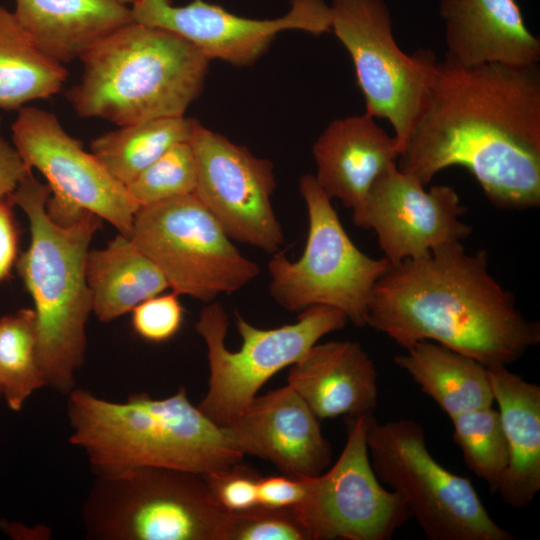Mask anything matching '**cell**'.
Here are the masks:
<instances>
[{"mask_svg": "<svg viewBox=\"0 0 540 540\" xmlns=\"http://www.w3.org/2000/svg\"><path fill=\"white\" fill-rule=\"evenodd\" d=\"M347 322L342 311L322 305L302 310L295 323L271 329L255 327L235 312L242 345L238 351H230L225 345L227 313L220 303H207L195 323L209 363L208 389L197 407L216 425H225L252 402L270 378Z\"/></svg>", "mask_w": 540, "mask_h": 540, "instance_id": "9c48e42d", "label": "cell"}, {"mask_svg": "<svg viewBox=\"0 0 540 540\" xmlns=\"http://www.w3.org/2000/svg\"><path fill=\"white\" fill-rule=\"evenodd\" d=\"M68 71L45 55L17 20L0 5V109L19 110L58 93Z\"/></svg>", "mask_w": 540, "mask_h": 540, "instance_id": "d4e9b609", "label": "cell"}, {"mask_svg": "<svg viewBox=\"0 0 540 540\" xmlns=\"http://www.w3.org/2000/svg\"><path fill=\"white\" fill-rule=\"evenodd\" d=\"M394 357L396 365L452 419L492 406L487 366L432 341H421Z\"/></svg>", "mask_w": 540, "mask_h": 540, "instance_id": "cb8c5ba5", "label": "cell"}, {"mask_svg": "<svg viewBox=\"0 0 540 540\" xmlns=\"http://www.w3.org/2000/svg\"><path fill=\"white\" fill-rule=\"evenodd\" d=\"M80 60L82 77L67 100L79 116L120 127L183 116L201 92L210 61L178 34L134 21Z\"/></svg>", "mask_w": 540, "mask_h": 540, "instance_id": "5b68a950", "label": "cell"}, {"mask_svg": "<svg viewBox=\"0 0 540 540\" xmlns=\"http://www.w3.org/2000/svg\"><path fill=\"white\" fill-rule=\"evenodd\" d=\"M1 126V117H0ZM32 169L25 163L14 145L0 133V201L6 199Z\"/></svg>", "mask_w": 540, "mask_h": 540, "instance_id": "836d02e7", "label": "cell"}, {"mask_svg": "<svg viewBox=\"0 0 540 540\" xmlns=\"http://www.w3.org/2000/svg\"><path fill=\"white\" fill-rule=\"evenodd\" d=\"M129 238L177 295L210 303L260 274L194 194L140 206Z\"/></svg>", "mask_w": 540, "mask_h": 540, "instance_id": "30bf717a", "label": "cell"}, {"mask_svg": "<svg viewBox=\"0 0 540 540\" xmlns=\"http://www.w3.org/2000/svg\"><path fill=\"white\" fill-rule=\"evenodd\" d=\"M306 491V478L287 475L260 477L258 504L274 508H292L298 505Z\"/></svg>", "mask_w": 540, "mask_h": 540, "instance_id": "d6a6232c", "label": "cell"}, {"mask_svg": "<svg viewBox=\"0 0 540 540\" xmlns=\"http://www.w3.org/2000/svg\"><path fill=\"white\" fill-rule=\"evenodd\" d=\"M218 504L228 512H240L258 504L259 474L241 461L203 475Z\"/></svg>", "mask_w": 540, "mask_h": 540, "instance_id": "1f68e13d", "label": "cell"}, {"mask_svg": "<svg viewBox=\"0 0 540 540\" xmlns=\"http://www.w3.org/2000/svg\"><path fill=\"white\" fill-rule=\"evenodd\" d=\"M449 55L465 65H538L540 40L516 0H440Z\"/></svg>", "mask_w": 540, "mask_h": 540, "instance_id": "ffe728a7", "label": "cell"}, {"mask_svg": "<svg viewBox=\"0 0 540 540\" xmlns=\"http://www.w3.org/2000/svg\"><path fill=\"white\" fill-rule=\"evenodd\" d=\"M299 190L308 216L305 248L296 261L280 251L272 255L270 295L287 311L328 306L355 326H367L373 288L391 263L368 256L353 243L314 175H303Z\"/></svg>", "mask_w": 540, "mask_h": 540, "instance_id": "ba28073f", "label": "cell"}, {"mask_svg": "<svg viewBox=\"0 0 540 540\" xmlns=\"http://www.w3.org/2000/svg\"><path fill=\"white\" fill-rule=\"evenodd\" d=\"M464 213L453 187L436 185L427 190L395 162L371 186L354 224L373 230L384 257L396 264L462 242L472 231L462 220Z\"/></svg>", "mask_w": 540, "mask_h": 540, "instance_id": "2e32d148", "label": "cell"}, {"mask_svg": "<svg viewBox=\"0 0 540 540\" xmlns=\"http://www.w3.org/2000/svg\"><path fill=\"white\" fill-rule=\"evenodd\" d=\"M487 370L509 457L496 492L508 506L522 509L540 490V386L504 365Z\"/></svg>", "mask_w": 540, "mask_h": 540, "instance_id": "44dd1931", "label": "cell"}, {"mask_svg": "<svg viewBox=\"0 0 540 540\" xmlns=\"http://www.w3.org/2000/svg\"><path fill=\"white\" fill-rule=\"evenodd\" d=\"M195 124L183 115L121 126L92 139L90 150L126 186L173 145L189 142Z\"/></svg>", "mask_w": 540, "mask_h": 540, "instance_id": "484cf974", "label": "cell"}, {"mask_svg": "<svg viewBox=\"0 0 540 540\" xmlns=\"http://www.w3.org/2000/svg\"><path fill=\"white\" fill-rule=\"evenodd\" d=\"M223 540H309L293 508L260 504L229 512Z\"/></svg>", "mask_w": 540, "mask_h": 540, "instance_id": "f546056e", "label": "cell"}, {"mask_svg": "<svg viewBox=\"0 0 540 540\" xmlns=\"http://www.w3.org/2000/svg\"><path fill=\"white\" fill-rule=\"evenodd\" d=\"M12 141L25 163L47 180L51 194L111 223L130 236L139 203L98 158L70 136L56 115L33 106L18 110Z\"/></svg>", "mask_w": 540, "mask_h": 540, "instance_id": "5bb4252c", "label": "cell"}, {"mask_svg": "<svg viewBox=\"0 0 540 540\" xmlns=\"http://www.w3.org/2000/svg\"><path fill=\"white\" fill-rule=\"evenodd\" d=\"M0 528L3 532L14 539H43L45 536L43 528L26 527L19 522L2 520Z\"/></svg>", "mask_w": 540, "mask_h": 540, "instance_id": "d590c367", "label": "cell"}, {"mask_svg": "<svg viewBox=\"0 0 540 540\" xmlns=\"http://www.w3.org/2000/svg\"><path fill=\"white\" fill-rule=\"evenodd\" d=\"M197 185V162L189 142L169 148L126 185L140 206L193 194Z\"/></svg>", "mask_w": 540, "mask_h": 540, "instance_id": "f1b7e54d", "label": "cell"}, {"mask_svg": "<svg viewBox=\"0 0 540 540\" xmlns=\"http://www.w3.org/2000/svg\"><path fill=\"white\" fill-rule=\"evenodd\" d=\"M14 14L36 46L64 64L80 59L101 40L133 22L117 0H15Z\"/></svg>", "mask_w": 540, "mask_h": 540, "instance_id": "7402d4cb", "label": "cell"}, {"mask_svg": "<svg viewBox=\"0 0 540 540\" xmlns=\"http://www.w3.org/2000/svg\"><path fill=\"white\" fill-rule=\"evenodd\" d=\"M96 477L81 510L89 539L223 540L229 512L201 474L145 467Z\"/></svg>", "mask_w": 540, "mask_h": 540, "instance_id": "8992f818", "label": "cell"}, {"mask_svg": "<svg viewBox=\"0 0 540 540\" xmlns=\"http://www.w3.org/2000/svg\"><path fill=\"white\" fill-rule=\"evenodd\" d=\"M287 384L318 419L373 415L377 408V369L355 341L317 342L290 366Z\"/></svg>", "mask_w": 540, "mask_h": 540, "instance_id": "d6986e66", "label": "cell"}, {"mask_svg": "<svg viewBox=\"0 0 540 540\" xmlns=\"http://www.w3.org/2000/svg\"><path fill=\"white\" fill-rule=\"evenodd\" d=\"M400 155L397 141L371 115L349 116L329 123L313 145L317 183L332 200L362 213L368 192Z\"/></svg>", "mask_w": 540, "mask_h": 540, "instance_id": "ac0fdd59", "label": "cell"}, {"mask_svg": "<svg viewBox=\"0 0 540 540\" xmlns=\"http://www.w3.org/2000/svg\"><path fill=\"white\" fill-rule=\"evenodd\" d=\"M0 387L8 408L19 412L29 397L45 387L37 357L36 316L20 309L0 317Z\"/></svg>", "mask_w": 540, "mask_h": 540, "instance_id": "4316f807", "label": "cell"}, {"mask_svg": "<svg viewBox=\"0 0 540 540\" xmlns=\"http://www.w3.org/2000/svg\"><path fill=\"white\" fill-rule=\"evenodd\" d=\"M369 416L349 418L336 462L306 478L305 495L292 508L309 540H390L411 517L403 500L373 470L366 441Z\"/></svg>", "mask_w": 540, "mask_h": 540, "instance_id": "7c38bea8", "label": "cell"}, {"mask_svg": "<svg viewBox=\"0 0 540 540\" xmlns=\"http://www.w3.org/2000/svg\"><path fill=\"white\" fill-rule=\"evenodd\" d=\"M398 168L427 185L466 168L496 207L540 205L539 65L434 61Z\"/></svg>", "mask_w": 540, "mask_h": 540, "instance_id": "6da1fadb", "label": "cell"}, {"mask_svg": "<svg viewBox=\"0 0 540 540\" xmlns=\"http://www.w3.org/2000/svg\"><path fill=\"white\" fill-rule=\"evenodd\" d=\"M117 1H119V2L124 3V4L127 5V4H129V3L132 4L135 0H117Z\"/></svg>", "mask_w": 540, "mask_h": 540, "instance_id": "8d00e7d4", "label": "cell"}, {"mask_svg": "<svg viewBox=\"0 0 540 540\" xmlns=\"http://www.w3.org/2000/svg\"><path fill=\"white\" fill-rule=\"evenodd\" d=\"M135 332L149 342L161 343L171 339L180 329L184 309L176 293L156 295L132 310Z\"/></svg>", "mask_w": 540, "mask_h": 540, "instance_id": "4dcf8cb0", "label": "cell"}, {"mask_svg": "<svg viewBox=\"0 0 540 540\" xmlns=\"http://www.w3.org/2000/svg\"><path fill=\"white\" fill-rule=\"evenodd\" d=\"M2 398V391H1V387H0V399Z\"/></svg>", "mask_w": 540, "mask_h": 540, "instance_id": "74e56055", "label": "cell"}, {"mask_svg": "<svg viewBox=\"0 0 540 540\" xmlns=\"http://www.w3.org/2000/svg\"><path fill=\"white\" fill-rule=\"evenodd\" d=\"M290 9L275 19L238 16L204 0L174 6L171 0H135L133 21L185 38L209 60L237 66L255 62L276 34L302 30L314 35L331 31V8L324 0H290Z\"/></svg>", "mask_w": 540, "mask_h": 540, "instance_id": "9a60e30c", "label": "cell"}, {"mask_svg": "<svg viewBox=\"0 0 540 540\" xmlns=\"http://www.w3.org/2000/svg\"><path fill=\"white\" fill-rule=\"evenodd\" d=\"M330 8L331 30L351 56L365 113L389 121L401 154L436 57L399 48L383 0H332Z\"/></svg>", "mask_w": 540, "mask_h": 540, "instance_id": "8fae6325", "label": "cell"}, {"mask_svg": "<svg viewBox=\"0 0 540 540\" xmlns=\"http://www.w3.org/2000/svg\"><path fill=\"white\" fill-rule=\"evenodd\" d=\"M86 279L92 311L102 322L132 311L169 288L159 268L120 233L105 248L88 252Z\"/></svg>", "mask_w": 540, "mask_h": 540, "instance_id": "603a6c76", "label": "cell"}, {"mask_svg": "<svg viewBox=\"0 0 540 540\" xmlns=\"http://www.w3.org/2000/svg\"><path fill=\"white\" fill-rule=\"evenodd\" d=\"M318 420L286 384L257 395L221 429L243 456L266 460L290 477L311 478L324 472L332 460Z\"/></svg>", "mask_w": 540, "mask_h": 540, "instance_id": "e0dca14e", "label": "cell"}, {"mask_svg": "<svg viewBox=\"0 0 540 540\" xmlns=\"http://www.w3.org/2000/svg\"><path fill=\"white\" fill-rule=\"evenodd\" d=\"M51 188L32 172L7 198L29 221L30 245L17 270L34 302L37 357L45 387L68 395L83 364L92 296L86 259L99 217L82 210L68 217L47 211Z\"/></svg>", "mask_w": 540, "mask_h": 540, "instance_id": "277c9868", "label": "cell"}, {"mask_svg": "<svg viewBox=\"0 0 540 540\" xmlns=\"http://www.w3.org/2000/svg\"><path fill=\"white\" fill-rule=\"evenodd\" d=\"M67 396L69 441L83 450L96 476L145 467L204 475L242 461L184 387L166 398L134 393L124 402L76 387Z\"/></svg>", "mask_w": 540, "mask_h": 540, "instance_id": "3957f363", "label": "cell"}, {"mask_svg": "<svg viewBox=\"0 0 540 540\" xmlns=\"http://www.w3.org/2000/svg\"><path fill=\"white\" fill-rule=\"evenodd\" d=\"M367 326L405 350L427 340L485 366H507L540 343V324L489 272L484 250L447 244L390 268L376 282Z\"/></svg>", "mask_w": 540, "mask_h": 540, "instance_id": "7a4b0ae2", "label": "cell"}, {"mask_svg": "<svg viewBox=\"0 0 540 540\" xmlns=\"http://www.w3.org/2000/svg\"><path fill=\"white\" fill-rule=\"evenodd\" d=\"M8 198L0 201V281L7 278L17 256L18 229Z\"/></svg>", "mask_w": 540, "mask_h": 540, "instance_id": "e575fe53", "label": "cell"}, {"mask_svg": "<svg viewBox=\"0 0 540 540\" xmlns=\"http://www.w3.org/2000/svg\"><path fill=\"white\" fill-rule=\"evenodd\" d=\"M197 162L194 195L231 240L275 254L285 242L271 198L270 160L253 155L196 121L190 140Z\"/></svg>", "mask_w": 540, "mask_h": 540, "instance_id": "4fadbf2b", "label": "cell"}, {"mask_svg": "<svg viewBox=\"0 0 540 540\" xmlns=\"http://www.w3.org/2000/svg\"><path fill=\"white\" fill-rule=\"evenodd\" d=\"M366 441L377 478L403 500L428 539H514L489 515L471 481L434 459L420 423H380L370 415Z\"/></svg>", "mask_w": 540, "mask_h": 540, "instance_id": "52a82bcc", "label": "cell"}, {"mask_svg": "<svg viewBox=\"0 0 540 540\" xmlns=\"http://www.w3.org/2000/svg\"><path fill=\"white\" fill-rule=\"evenodd\" d=\"M451 420L453 440L467 467L496 492L509 459L499 411L489 406L461 413Z\"/></svg>", "mask_w": 540, "mask_h": 540, "instance_id": "83f0119b", "label": "cell"}]
</instances>
